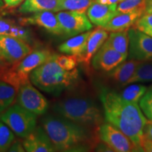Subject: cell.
<instances>
[{
    "mask_svg": "<svg viewBox=\"0 0 152 152\" xmlns=\"http://www.w3.org/2000/svg\"><path fill=\"white\" fill-rule=\"evenodd\" d=\"M98 132L100 140L107 144L113 151H142L128 136L111 123H102L99 128Z\"/></svg>",
    "mask_w": 152,
    "mask_h": 152,
    "instance_id": "8992f818",
    "label": "cell"
},
{
    "mask_svg": "<svg viewBox=\"0 0 152 152\" xmlns=\"http://www.w3.org/2000/svg\"><path fill=\"white\" fill-rule=\"evenodd\" d=\"M47 49H39L34 51L26 56L16 65V70L19 73L28 76L33 70L45 64L52 56Z\"/></svg>",
    "mask_w": 152,
    "mask_h": 152,
    "instance_id": "e0dca14e",
    "label": "cell"
},
{
    "mask_svg": "<svg viewBox=\"0 0 152 152\" xmlns=\"http://www.w3.org/2000/svg\"><path fill=\"white\" fill-rule=\"evenodd\" d=\"M147 0H123L120 1L117 6L118 13H126L134 9L145 7Z\"/></svg>",
    "mask_w": 152,
    "mask_h": 152,
    "instance_id": "f546056e",
    "label": "cell"
},
{
    "mask_svg": "<svg viewBox=\"0 0 152 152\" xmlns=\"http://www.w3.org/2000/svg\"><path fill=\"white\" fill-rule=\"evenodd\" d=\"M121 1H123V0H121Z\"/></svg>",
    "mask_w": 152,
    "mask_h": 152,
    "instance_id": "ab89813d",
    "label": "cell"
},
{
    "mask_svg": "<svg viewBox=\"0 0 152 152\" xmlns=\"http://www.w3.org/2000/svg\"><path fill=\"white\" fill-rule=\"evenodd\" d=\"M23 144L20 143L19 142H16L14 144H11V146L9 148V151H25L26 150H24Z\"/></svg>",
    "mask_w": 152,
    "mask_h": 152,
    "instance_id": "e575fe53",
    "label": "cell"
},
{
    "mask_svg": "<svg viewBox=\"0 0 152 152\" xmlns=\"http://www.w3.org/2000/svg\"><path fill=\"white\" fill-rule=\"evenodd\" d=\"M2 7V6H1V4H0V7Z\"/></svg>",
    "mask_w": 152,
    "mask_h": 152,
    "instance_id": "f35d334b",
    "label": "cell"
},
{
    "mask_svg": "<svg viewBox=\"0 0 152 152\" xmlns=\"http://www.w3.org/2000/svg\"><path fill=\"white\" fill-rule=\"evenodd\" d=\"M17 102L19 105L35 115L45 114L49 106L45 96L30 84L29 81L19 87Z\"/></svg>",
    "mask_w": 152,
    "mask_h": 152,
    "instance_id": "ba28073f",
    "label": "cell"
},
{
    "mask_svg": "<svg viewBox=\"0 0 152 152\" xmlns=\"http://www.w3.org/2000/svg\"><path fill=\"white\" fill-rule=\"evenodd\" d=\"M129 57L140 61H152V37L136 28L128 30Z\"/></svg>",
    "mask_w": 152,
    "mask_h": 152,
    "instance_id": "30bf717a",
    "label": "cell"
},
{
    "mask_svg": "<svg viewBox=\"0 0 152 152\" xmlns=\"http://www.w3.org/2000/svg\"><path fill=\"white\" fill-rule=\"evenodd\" d=\"M76 68L66 71L57 64L54 54L45 64L30 73L32 83L41 90L51 94H58L75 84L78 78Z\"/></svg>",
    "mask_w": 152,
    "mask_h": 152,
    "instance_id": "3957f363",
    "label": "cell"
},
{
    "mask_svg": "<svg viewBox=\"0 0 152 152\" xmlns=\"http://www.w3.org/2000/svg\"><path fill=\"white\" fill-rule=\"evenodd\" d=\"M56 17L61 27L63 35L74 37L92 28V22L85 13L76 11H61Z\"/></svg>",
    "mask_w": 152,
    "mask_h": 152,
    "instance_id": "52a82bcc",
    "label": "cell"
},
{
    "mask_svg": "<svg viewBox=\"0 0 152 152\" xmlns=\"http://www.w3.org/2000/svg\"><path fill=\"white\" fill-rule=\"evenodd\" d=\"M128 56L103 45L94 55L92 66L98 71L109 72L125 61Z\"/></svg>",
    "mask_w": 152,
    "mask_h": 152,
    "instance_id": "8fae6325",
    "label": "cell"
},
{
    "mask_svg": "<svg viewBox=\"0 0 152 152\" xmlns=\"http://www.w3.org/2000/svg\"><path fill=\"white\" fill-rule=\"evenodd\" d=\"M144 14H152V0L146 1Z\"/></svg>",
    "mask_w": 152,
    "mask_h": 152,
    "instance_id": "d590c367",
    "label": "cell"
},
{
    "mask_svg": "<svg viewBox=\"0 0 152 152\" xmlns=\"http://www.w3.org/2000/svg\"><path fill=\"white\" fill-rule=\"evenodd\" d=\"M108 37H109L108 31L102 27L96 28L91 32L87 39L84 52L80 56H77L78 62L84 63L86 65H89L93 56L104 45Z\"/></svg>",
    "mask_w": 152,
    "mask_h": 152,
    "instance_id": "9a60e30c",
    "label": "cell"
},
{
    "mask_svg": "<svg viewBox=\"0 0 152 152\" xmlns=\"http://www.w3.org/2000/svg\"><path fill=\"white\" fill-rule=\"evenodd\" d=\"M2 1L7 7L14 8L23 2L24 0H2Z\"/></svg>",
    "mask_w": 152,
    "mask_h": 152,
    "instance_id": "836d02e7",
    "label": "cell"
},
{
    "mask_svg": "<svg viewBox=\"0 0 152 152\" xmlns=\"http://www.w3.org/2000/svg\"><path fill=\"white\" fill-rule=\"evenodd\" d=\"M133 28L152 37V14H144L137 20Z\"/></svg>",
    "mask_w": 152,
    "mask_h": 152,
    "instance_id": "83f0119b",
    "label": "cell"
},
{
    "mask_svg": "<svg viewBox=\"0 0 152 152\" xmlns=\"http://www.w3.org/2000/svg\"><path fill=\"white\" fill-rule=\"evenodd\" d=\"M90 30L75 35L70 38L65 42L58 46V49L61 52L68 55L78 56L84 52L86 47L87 39L91 33Z\"/></svg>",
    "mask_w": 152,
    "mask_h": 152,
    "instance_id": "ffe728a7",
    "label": "cell"
},
{
    "mask_svg": "<svg viewBox=\"0 0 152 152\" xmlns=\"http://www.w3.org/2000/svg\"><path fill=\"white\" fill-rule=\"evenodd\" d=\"M144 135L152 140V121H147L144 126Z\"/></svg>",
    "mask_w": 152,
    "mask_h": 152,
    "instance_id": "d6a6232c",
    "label": "cell"
},
{
    "mask_svg": "<svg viewBox=\"0 0 152 152\" xmlns=\"http://www.w3.org/2000/svg\"><path fill=\"white\" fill-rule=\"evenodd\" d=\"M6 62H7V61H6L2 58V56L0 55V64H4V63H6ZM7 63H8V62H7Z\"/></svg>",
    "mask_w": 152,
    "mask_h": 152,
    "instance_id": "8d00e7d4",
    "label": "cell"
},
{
    "mask_svg": "<svg viewBox=\"0 0 152 152\" xmlns=\"http://www.w3.org/2000/svg\"><path fill=\"white\" fill-rule=\"evenodd\" d=\"M144 10L145 7H141L129 12L118 13L103 28L107 31L111 32L129 30L144 14Z\"/></svg>",
    "mask_w": 152,
    "mask_h": 152,
    "instance_id": "2e32d148",
    "label": "cell"
},
{
    "mask_svg": "<svg viewBox=\"0 0 152 152\" xmlns=\"http://www.w3.org/2000/svg\"><path fill=\"white\" fill-rule=\"evenodd\" d=\"M18 91L14 86L0 80V113L6 110L14 102Z\"/></svg>",
    "mask_w": 152,
    "mask_h": 152,
    "instance_id": "603a6c76",
    "label": "cell"
},
{
    "mask_svg": "<svg viewBox=\"0 0 152 152\" xmlns=\"http://www.w3.org/2000/svg\"><path fill=\"white\" fill-rule=\"evenodd\" d=\"M140 105L144 115L152 121V87L140 99Z\"/></svg>",
    "mask_w": 152,
    "mask_h": 152,
    "instance_id": "4dcf8cb0",
    "label": "cell"
},
{
    "mask_svg": "<svg viewBox=\"0 0 152 152\" xmlns=\"http://www.w3.org/2000/svg\"><path fill=\"white\" fill-rule=\"evenodd\" d=\"M0 4H1V6H3V4H4V2H3L2 0H0Z\"/></svg>",
    "mask_w": 152,
    "mask_h": 152,
    "instance_id": "74e56055",
    "label": "cell"
},
{
    "mask_svg": "<svg viewBox=\"0 0 152 152\" xmlns=\"http://www.w3.org/2000/svg\"><path fill=\"white\" fill-rule=\"evenodd\" d=\"M59 11V0H24L18 8L21 14H32L40 11Z\"/></svg>",
    "mask_w": 152,
    "mask_h": 152,
    "instance_id": "d6986e66",
    "label": "cell"
},
{
    "mask_svg": "<svg viewBox=\"0 0 152 152\" xmlns=\"http://www.w3.org/2000/svg\"><path fill=\"white\" fill-rule=\"evenodd\" d=\"M95 0H59V11H76L85 13Z\"/></svg>",
    "mask_w": 152,
    "mask_h": 152,
    "instance_id": "d4e9b609",
    "label": "cell"
},
{
    "mask_svg": "<svg viewBox=\"0 0 152 152\" xmlns=\"http://www.w3.org/2000/svg\"><path fill=\"white\" fill-rule=\"evenodd\" d=\"M36 115L19 104H16L6 111L0 119L16 135L26 137L36 128Z\"/></svg>",
    "mask_w": 152,
    "mask_h": 152,
    "instance_id": "5b68a950",
    "label": "cell"
},
{
    "mask_svg": "<svg viewBox=\"0 0 152 152\" xmlns=\"http://www.w3.org/2000/svg\"><path fill=\"white\" fill-rule=\"evenodd\" d=\"M142 61L131 59L123 61L109 73V77L121 86L128 85V82L135 72L137 66Z\"/></svg>",
    "mask_w": 152,
    "mask_h": 152,
    "instance_id": "ac0fdd59",
    "label": "cell"
},
{
    "mask_svg": "<svg viewBox=\"0 0 152 152\" xmlns=\"http://www.w3.org/2000/svg\"><path fill=\"white\" fill-rule=\"evenodd\" d=\"M128 30L123 31L112 32L108 37L104 45L115 49L121 54L128 55L129 48Z\"/></svg>",
    "mask_w": 152,
    "mask_h": 152,
    "instance_id": "44dd1931",
    "label": "cell"
},
{
    "mask_svg": "<svg viewBox=\"0 0 152 152\" xmlns=\"http://www.w3.org/2000/svg\"><path fill=\"white\" fill-rule=\"evenodd\" d=\"M55 60L61 67L66 71H71L77 66V58L74 55H58L54 54Z\"/></svg>",
    "mask_w": 152,
    "mask_h": 152,
    "instance_id": "f1b7e54d",
    "label": "cell"
},
{
    "mask_svg": "<svg viewBox=\"0 0 152 152\" xmlns=\"http://www.w3.org/2000/svg\"><path fill=\"white\" fill-rule=\"evenodd\" d=\"M148 82H152V62H142L137 66L132 77L129 80L128 84Z\"/></svg>",
    "mask_w": 152,
    "mask_h": 152,
    "instance_id": "cb8c5ba5",
    "label": "cell"
},
{
    "mask_svg": "<svg viewBox=\"0 0 152 152\" xmlns=\"http://www.w3.org/2000/svg\"><path fill=\"white\" fill-rule=\"evenodd\" d=\"M117 6V4H102L94 1L87 9V16L93 24L103 28L118 14Z\"/></svg>",
    "mask_w": 152,
    "mask_h": 152,
    "instance_id": "5bb4252c",
    "label": "cell"
},
{
    "mask_svg": "<svg viewBox=\"0 0 152 152\" xmlns=\"http://www.w3.org/2000/svg\"><path fill=\"white\" fill-rule=\"evenodd\" d=\"M31 52V47L23 39L0 35V55L9 64H18Z\"/></svg>",
    "mask_w": 152,
    "mask_h": 152,
    "instance_id": "9c48e42d",
    "label": "cell"
},
{
    "mask_svg": "<svg viewBox=\"0 0 152 152\" xmlns=\"http://www.w3.org/2000/svg\"><path fill=\"white\" fill-rule=\"evenodd\" d=\"M12 130L2 121H0V151H5L14 141V134Z\"/></svg>",
    "mask_w": 152,
    "mask_h": 152,
    "instance_id": "4316f807",
    "label": "cell"
},
{
    "mask_svg": "<svg viewBox=\"0 0 152 152\" xmlns=\"http://www.w3.org/2000/svg\"><path fill=\"white\" fill-rule=\"evenodd\" d=\"M52 109L58 115L74 123L94 129L103 123L100 109L90 99L71 96L53 104Z\"/></svg>",
    "mask_w": 152,
    "mask_h": 152,
    "instance_id": "277c9868",
    "label": "cell"
},
{
    "mask_svg": "<svg viewBox=\"0 0 152 152\" xmlns=\"http://www.w3.org/2000/svg\"><path fill=\"white\" fill-rule=\"evenodd\" d=\"M100 99L106 121L122 131L143 151L140 142L147 120L138 104L123 99L120 94L107 89L102 90Z\"/></svg>",
    "mask_w": 152,
    "mask_h": 152,
    "instance_id": "6da1fadb",
    "label": "cell"
},
{
    "mask_svg": "<svg viewBox=\"0 0 152 152\" xmlns=\"http://www.w3.org/2000/svg\"><path fill=\"white\" fill-rule=\"evenodd\" d=\"M24 149L28 152H52L56 149L45 129L36 127L33 132L25 137Z\"/></svg>",
    "mask_w": 152,
    "mask_h": 152,
    "instance_id": "4fadbf2b",
    "label": "cell"
},
{
    "mask_svg": "<svg viewBox=\"0 0 152 152\" xmlns=\"http://www.w3.org/2000/svg\"><path fill=\"white\" fill-rule=\"evenodd\" d=\"M41 123L56 151H88L98 144V130H92L61 115H47Z\"/></svg>",
    "mask_w": 152,
    "mask_h": 152,
    "instance_id": "7a4b0ae2",
    "label": "cell"
},
{
    "mask_svg": "<svg viewBox=\"0 0 152 152\" xmlns=\"http://www.w3.org/2000/svg\"><path fill=\"white\" fill-rule=\"evenodd\" d=\"M0 35H8L18 37L27 42L31 40V35L28 29L22 26H16L11 20L4 19H0Z\"/></svg>",
    "mask_w": 152,
    "mask_h": 152,
    "instance_id": "7402d4cb",
    "label": "cell"
},
{
    "mask_svg": "<svg viewBox=\"0 0 152 152\" xmlns=\"http://www.w3.org/2000/svg\"><path fill=\"white\" fill-rule=\"evenodd\" d=\"M140 147L143 151L152 152V140L143 135L140 142Z\"/></svg>",
    "mask_w": 152,
    "mask_h": 152,
    "instance_id": "1f68e13d",
    "label": "cell"
},
{
    "mask_svg": "<svg viewBox=\"0 0 152 152\" xmlns=\"http://www.w3.org/2000/svg\"><path fill=\"white\" fill-rule=\"evenodd\" d=\"M147 87L141 85H132L128 86L120 95L123 99L138 104L139 101L145 94Z\"/></svg>",
    "mask_w": 152,
    "mask_h": 152,
    "instance_id": "484cf974",
    "label": "cell"
},
{
    "mask_svg": "<svg viewBox=\"0 0 152 152\" xmlns=\"http://www.w3.org/2000/svg\"><path fill=\"white\" fill-rule=\"evenodd\" d=\"M23 25H33L41 27L53 35H63L61 25L56 14L53 11H45L34 13L32 16L19 19Z\"/></svg>",
    "mask_w": 152,
    "mask_h": 152,
    "instance_id": "7c38bea8",
    "label": "cell"
}]
</instances>
